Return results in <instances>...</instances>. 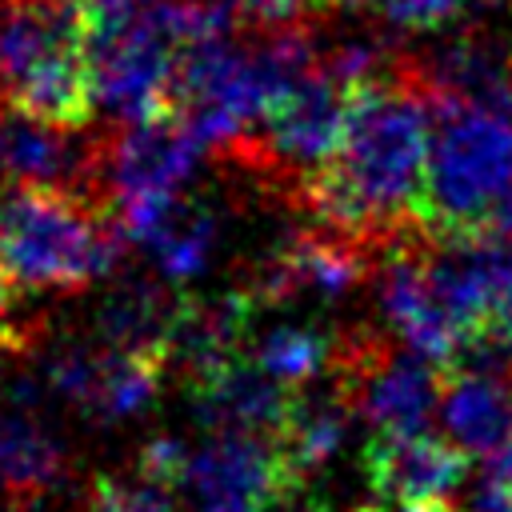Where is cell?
<instances>
[{
    "label": "cell",
    "instance_id": "30bf717a",
    "mask_svg": "<svg viewBox=\"0 0 512 512\" xmlns=\"http://www.w3.org/2000/svg\"><path fill=\"white\" fill-rule=\"evenodd\" d=\"M68 476L64 444L40 424L36 408L0 388V508L44 504Z\"/></svg>",
    "mask_w": 512,
    "mask_h": 512
},
{
    "label": "cell",
    "instance_id": "ac0fdd59",
    "mask_svg": "<svg viewBox=\"0 0 512 512\" xmlns=\"http://www.w3.org/2000/svg\"><path fill=\"white\" fill-rule=\"evenodd\" d=\"M468 512H512V488H504L496 480L476 484V492L468 500Z\"/></svg>",
    "mask_w": 512,
    "mask_h": 512
},
{
    "label": "cell",
    "instance_id": "9a60e30c",
    "mask_svg": "<svg viewBox=\"0 0 512 512\" xmlns=\"http://www.w3.org/2000/svg\"><path fill=\"white\" fill-rule=\"evenodd\" d=\"M84 512H180L172 492L148 476H96L84 496Z\"/></svg>",
    "mask_w": 512,
    "mask_h": 512
},
{
    "label": "cell",
    "instance_id": "4fadbf2b",
    "mask_svg": "<svg viewBox=\"0 0 512 512\" xmlns=\"http://www.w3.org/2000/svg\"><path fill=\"white\" fill-rule=\"evenodd\" d=\"M100 384H96V400L88 416L100 420H120L132 416L140 408L152 404V396L160 392V376L168 368L164 356L156 352H124V348H108L100 344Z\"/></svg>",
    "mask_w": 512,
    "mask_h": 512
},
{
    "label": "cell",
    "instance_id": "5b68a950",
    "mask_svg": "<svg viewBox=\"0 0 512 512\" xmlns=\"http://www.w3.org/2000/svg\"><path fill=\"white\" fill-rule=\"evenodd\" d=\"M196 132L176 116L128 120L100 132V192L108 212H124L148 200H168L192 176L200 156Z\"/></svg>",
    "mask_w": 512,
    "mask_h": 512
},
{
    "label": "cell",
    "instance_id": "2e32d148",
    "mask_svg": "<svg viewBox=\"0 0 512 512\" xmlns=\"http://www.w3.org/2000/svg\"><path fill=\"white\" fill-rule=\"evenodd\" d=\"M468 0H384L380 16L404 32H440L464 24Z\"/></svg>",
    "mask_w": 512,
    "mask_h": 512
},
{
    "label": "cell",
    "instance_id": "9c48e42d",
    "mask_svg": "<svg viewBox=\"0 0 512 512\" xmlns=\"http://www.w3.org/2000/svg\"><path fill=\"white\" fill-rule=\"evenodd\" d=\"M188 392L196 400L200 420L212 432H252V436H276L296 396V388L280 384L260 364H244L236 356L192 376Z\"/></svg>",
    "mask_w": 512,
    "mask_h": 512
},
{
    "label": "cell",
    "instance_id": "5bb4252c",
    "mask_svg": "<svg viewBox=\"0 0 512 512\" xmlns=\"http://www.w3.org/2000/svg\"><path fill=\"white\" fill-rule=\"evenodd\" d=\"M256 364L276 376L288 388H304L312 384L320 372H328L332 364V336L316 332V328H272L260 344H256Z\"/></svg>",
    "mask_w": 512,
    "mask_h": 512
},
{
    "label": "cell",
    "instance_id": "ffe728a7",
    "mask_svg": "<svg viewBox=\"0 0 512 512\" xmlns=\"http://www.w3.org/2000/svg\"><path fill=\"white\" fill-rule=\"evenodd\" d=\"M484 328H492L496 336L512 340V284H508V288H504V296L496 300V308H492V320H488Z\"/></svg>",
    "mask_w": 512,
    "mask_h": 512
},
{
    "label": "cell",
    "instance_id": "7a4b0ae2",
    "mask_svg": "<svg viewBox=\"0 0 512 512\" xmlns=\"http://www.w3.org/2000/svg\"><path fill=\"white\" fill-rule=\"evenodd\" d=\"M120 228L76 192L12 188L0 204V276L12 292H84L116 264Z\"/></svg>",
    "mask_w": 512,
    "mask_h": 512
},
{
    "label": "cell",
    "instance_id": "44dd1931",
    "mask_svg": "<svg viewBox=\"0 0 512 512\" xmlns=\"http://www.w3.org/2000/svg\"><path fill=\"white\" fill-rule=\"evenodd\" d=\"M488 480H496V484L512 488V436H508V440H504V448L488 460Z\"/></svg>",
    "mask_w": 512,
    "mask_h": 512
},
{
    "label": "cell",
    "instance_id": "7c38bea8",
    "mask_svg": "<svg viewBox=\"0 0 512 512\" xmlns=\"http://www.w3.org/2000/svg\"><path fill=\"white\" fill-rule=\"evenodd\" d=\"M356 412L348 408V400L336 392V384H328L324 392L316 388H296L288 420L276 432V444L288 460V468L296 472V480L304 484L308 476H316L344 444V428Z\"/></svg>",
    "mask_w": 512,
    "mask_h": 512
},
{
    "label": "cell",
    "instance_id": "52a82bcc",
    "mask_svg": "<svg viewBox=\"0 0 512 512\" xmlns=\"http://www.w3.org/2000/svg\"><path fill=\"white\" fill-rule=\"evenodd\" d=\"M428 240L432 236H420V240H408V244L392 248L388 256H380V268H376L380 272V312H384L388 328L396 336H404V344L412 352L448 368L464 340V328L448 316V308L432 292L428 264H424Z\"/></svg>",
    "mask_w": 512,
    "mask_h": 512
},
{
    "label": "cell",
    "instance_id": "ba28073f",
    "mask_svg": "<svg viewBox=\"0 0 512 512\" xmlns=\"http://www.w3.org/2000/svg\"><path fill=\"white\" fill-rule=\"evenodd\" d=\"M468 456L452 440L428 432L412 436H376L364 448V480L372 504L396 500H444L464 480Z\"/></svg>",
    "mask_w": 512,
    "mask_h": 512
},
{
    "label": "cell",
    "instance_id": "d6986e66",
    "mask_svg": "<svg viewBox=\"0 0 512 512\" xmlns=\"http://www.w3.org/2000/svg\"><path fill=\"white\" fill-rule=\"evenodd\" d=\"M364 512H456L448 500H396V504H368Z\"/></svg>",
    "mask_w": 512,
    "mask_h": 512
},
{
    "label": "cell",
    "instance_id": "8992f818",
    "mask_svg": "<svg viewBox=\"0 0 512 512\" xmlns=\"http://www.w3.org/2000/svg\"><path fill=\"white\" fill-rule=\"evenodd\" d=\"M0 184L76 192L108 208L100 192V136L52 124L0 96Z\"/></svg>",
    "mask_w": 512,
    "mask_h": 512
},
{
    "label": "cell",
    "instance_id": "3957f363",
    "mask_svg": "<svg viewBox=\"0 0 512 512\" xmlns=\"http://www.w3.org/2000/svg\"><path fill=\"white\" fill-rule=\"evenodd\" d=\"M0 96L64 128L96 116L80 0H8L0 8Z\"/></svg>",
    "mask_w": 512,
    "mask_h": 512
},
{
    "label": "cell",
    "instance_id": "277c9868",
    "mask_svg": "<svg viewBox=\"0 0 512 512\" xmlns=\"http://www.w3.org/2000/svg\"><path fill=\"white\" fill-rule=\"evenodd\" d=\"M300 488L276 436L216 432L180 472L184 512H276Z\"/></svg>",
    "mask_w": 512,
    "mask_h": 512
},
{
    "label": "cell",
    "instance_id": "7402d4cb",
    "mask_svg": "<svg viewBox=\"0 0 512 512\" xmlns=\"http://www.w3.org/2000/svg\"><path fill=\"white\" fill-rule=\"evenodd\" d=\"M4 512H52V508H44V504H32V508H4ZM84 512V508H80Z\"/></svg>",
    "mask_w": 512,
    "mask_h": 512
},
{
    "label": "cell",
    "instance_id": "8fae6325",
    "mask_svg": "<svg viewBox=\"0 0 512 512\" xmlns=\"http://www.w3.org/2000/svg\"><path fill=\"white\" fill-rule=\"evenodd\" d=\"M440 424L464 456L492 460L512 436V380L444 372Z\"/></svg>",
    "mask_w": 512,
    "mask_h": 512
},
{
    "label": "cell",
    "instance_id": "6da1fadb",
    "mask_svg": "<svg viewBox=\"0 0 512 512\" xmlns=\"http://www.w3.org/2000/svg\"><path fill=\"white\" fill-rule=\"evenodd\" d=\"M420 224L432 240L512 236V120L432 96Z\"/></svg>",
    "mask_w": 512,
    "mask_h": 512
},
{
    "label": "cell",
    "instance_id": "e0dca14e",
    "mask_svg": "<svg viewBox=\"0 0 512 512\" xmlns=\"http://www.w3.org/2000/svg\"><path fill=\"white\" fill-rule=\"evenodd\" d=\"M240 16L256 28H292L316 20V0H232Z\"/></svg>",
    "mask_w": 512,
    "mask_h": 512
}]
</instances>
